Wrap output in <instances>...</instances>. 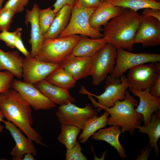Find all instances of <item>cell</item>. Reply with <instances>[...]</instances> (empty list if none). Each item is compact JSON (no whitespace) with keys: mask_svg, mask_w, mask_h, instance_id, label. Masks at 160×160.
Returning <instances> with one entry per match:
<instances>
[{"mask_svg":"<svg viewBox=\"0 0 160 160\" xmlns=\"http://www.w3.org/2000/svg\"><path fill=\"white\" fill-rule=\"evenodd\" d=\"M117 49L116 64L110 76L117 79H120L126 71L136 66L160 61V54H159L135 53L120 48Z\"/></svg>","mask_w":160,"mask_h":160,"instance_id":"obj_9","label":"cell"},{"mask_svg":"<svg viewBox=\"0 0 160 160\" xmlns=\"http://www.w3.org/2000/svg\"><path fill=\"white\" fill-rule=\"evenodd\" d=\"M121 133L119 126L113 125L99 129L92 136V137L95 140H103L107 143L116 149L122 159H125L127 156L119 140Z\"/></svg>","mask_w":160,"mask_h":160,"instance_id":"obj_20","label":"cell"},{"mask_svg":"<svg viewBox=\"0 0 160 160\" xmlns=\"http://www.w3.org/2000/svg\"><path fill=\"white\" fill-rule=\"evenodd\" d=\"M14 75L7 71H0V94L11 88Z\"/></svg>","mask_w":160,"mask_h":160,"instance_id":"obj_32","label":"cell"},{"mask_svg":"<svg viewBox=\"0 0 160 160\" xmlns=\"http://www.w3.org/2000/svg\"><path fill=\"white\" fill-rule=\"evenodd\" d=\"M81 129L72 125L61 124V131L58 137V141L64 145L67 149L72 147L75 144Z\"/></svg>","mask_w":160,"mask_h":160,"instance_id":"obj_28","label":"cell"},{"mask_svg":"<svg viewBox=\"0 0 160 160\" xmlns=\"http://www.w3.org/2000/svg\"><path fill=\"white\" fill-rule=\"evenodd\" d=\"M109 113L105 112L102 115H97L89 119L85 123L78 139L81 143H84L89 138L100 129L106 126Z\"/></svg>","mask_w":160,"mask_h":160,"instance_id":"obj_25","label":"cell"},{"mask_svg":"<svg viewBox=\"0 0 160 160\" xmlns=\"http://www.w3.org/2000/svg\"><path fill=\"white\" fill-rule=\"evenodd\" d=\"M11 88L17 91L31 107L36 111L49 110L56 106V104L33 84L14 79Z\"/></svg>","mask_w":160,"mask_h":160,"instance_id":"obj_11","label":"cell"},{"mask_svg":"<svg viewBox=\"0 0 160 160\" xmlns=\"http://www.w3.org/2000/svg\"><path fill=\"white\" fill-rule=\"evenodd\" d=\"M24 59L16 51L4 52L0 48V71H7L18 79L22 78Z\"/></svg>","mask_w":160,"mask_h":160,"instance_id":"obj_21","label":"cell"},{"mask_svg":"<svg viewBox=\"0 0 160 160\" xmlns=\"http://www.w3.org/2000/svg\"><path fill=\"white\" fill-rule=\"evenodd\" d=\"M21 32H19L16 36L14 44L15 48L23 54L25 57H28L31 55V52L26 49L24 45L21 38Z\"/></svg>","mask_w":160,"mask_h":160,"instance_id":"obj_35","label":"cell"},{"mask_svg":"<svg viewBox=\"0 0 160 160\" xmlns=\"http://www.w3.org/2000/svg\"><path fill=\"white\" fill-rule=\"evenodd\" d=\"M151 150L148 145L145 148H144L142 150L141 153L140 155L138 156L135 160H147L149 156L150 152Z\"/></svg>","mask_w":160,"mask_h":160,"instance_id":"obj_40","label":"cell"},{"mask_svg":"<svg viewBox=\"0 0 160 160\" xmlns=\"http://www.w3.org/2000/svg\"><path fill=\"white\" fill-rule=\"evenodd\" d=\"M95 55L91 57H77L70 55L60 64V67L77 81L90 76Z\"/></svg>","mask_w":160,"mask_h":160,"instance_id":"obj_15","label":"cell"},{"mask_svg":"<svg viewBox=\"0 0 160 160\" xmlns=\"http://www.w3.org/2000/svg\"><path fill=\"white\" fill-rule=\"evenodd\" d=\"M120 79L111 76L106 79L104 91L99 95L89 93L84 87H82L80 93L87 94L96 111L100 112L104 108L113 106L117 100H122L125 98V93L128 88L127 76L123 75Z\"/></svg>","mask_w":160,"mask_h":160,"instance_id":"obj_5","label":"cell"},{"mask_svg":"<svg viewBox=\"0 0 160 160\" xmlns=\"http://www.w3.org/2000/svg\"><path fill=\"white\" fill-rule=\"evenodd\" d=\"M107 43L103 37L92 39L81 36L70 55L77 57L92 56L102 49Z\"/></svg>","mask_w":160,"mask_h":160,"instance_id":"obj_22","label":"cell"},{"mask_svg":"<svg viewBox=\"0 0 160 160\" xmlns=\"http://www.w3.org/2000/svg\"><path fill=\"white\" fill-rule=\"evenodd\" d=\"M113 5L137 11L148 8L160 9V2L155 0H105Z\"/></svg>","mask_w":160,"mask_h":160,"instance_id":"obj_27","label":"cell"},{"mask_svg":"<svg viewBox=\"0 0 160 160\" xmlns=\"http://www.w3.org/2000/svg\"><path fill=\"white\" fill-rule=\"evenodd\" d=\"M60 67V64L39 60L30 56L24 59L23 66V81L34 84L46 78Z\"/></svg>","mask_w":160,"mask_h":160,"instance_id":"obj_12","label":"cell"},{"mask_svg":"<svg viewBox=\"0 0 160 160\" xmlns=\"http://www.w3.org/2000/svg\"><path fill=\"white\" fill-rule=\"evenodd\" d=\"M57 13L51 7L44 9H39V22L41 32L43 36L49 29Z\"/></svg>","mask_w":160,"mask_h":160,"instance_id":"obj_29","label":"cell"},{"mask_svg":"<svg viewBox=\"0 0 160 160\" xmlns=\"http://www.w3.org/2000/svg\"><path fill=\"white\" fill-rule=\"evenodd\" d=\"M142 15L156 18L160 21V9L151 8L144 9L142 12Z\"/></svg>","mask_w":160,"mask_h":160,"instance_id":"obj_37","label":"cell"},{"mask_svg":"<svg viewBox=\"0 0 160 160\" xmlns=\"http://www.w3.org/2000/svg\"><path fill=\"white\" fill-rule=\"evenodd\" d=\"M76 1L77 0H56L53 5V10L57 13L64 6L68 5L73 7Z\"/></svg>","mask_w":160,"mask_h":160,"instance_id":"obj_36","label":"cell"},{"mask_svg":"<svg viewBox=\"0 0 160 160\" xmlns=\"http://www.w3.org/2000/svg\"><path fill=\"white\" fill-rule=\"evenodd\" d=\"M77 2L82 6L87 8H97L101 0H77Z\"/></svg>","mask_w":160,"mask_h":160,"instance_id":"obj_38","label":"cell"},{"mask_svg":"<svg viewBox=\"0 0 160 160\" xmlns=\"http://www.w3.org/2000/svg\"><path fill=\"white\" fill-rule=\"evenodd\" d=\"M103 0H101V1H103Z\"/></svg>","mask_w":160,"mask_h":160,"instance_id":"obj_46","label":"cell"},{"mask_svg":"<svg viewBox=\"0 0 160 160\" xmlns=\"http://www.w3.org/2000/svg\"><path fill=\"white\" fill-rule=\"evenodd\" d=\"M15 12L10 9H0V31H8Z\"/></svg>","mask_w":160,"mask_h":160,"instance_id":"obj_30","label":"cell"},{"mask_svg":"<svg viewBox=\"0 0 160 160\" xmlns=\"http://www.w3.org/2000/svg\"><path fill=\"white\" fill-rule=\"evenodd\" d=\"M125 9L115 6L104 0L91 15L89 19L90 24L94 28H101L102 26H105L110 20L121 13Z\"/></svg>","mask_w":160,"mask_h":160,"instance_id":"obj_17","label":"cell"},{"mask_svg":"<svg viewBox=\"0 0 160 160\" xmlns=\"http://www.w3.org/2000/svg\"><path fill=\"white\" fill-rule=\"evenodd\" d=\"M48 98L55 104L61 105L69 103H74L76 99L70 94L68 90L56 86L45 79L33 84Z\"/></svg>","mask_w":160,"mask_h":160,"instance_id":"obj_18","label":"cell"},{"mask_svg":"<svg viewBox=\"0 0 160 160\" xmlns=\"http://www.w3.org/2000/svg\"><path fill=\"white\" fill-rule=\"evenodd\" d=\"M4 118L2 112L0 110V124L1 122H3L4 120L3 119Z\"/></svg>","mask_w":160,"mask_h":160,"instance_id":"obj_42","label":"cell"},{"mask_svg":"<svg viewBox=\"0 0 160 160\" xmlns=\"http://www.w3.org/2000/svg\"><path fill=\"white\" fill-rule=\"evenodd\" d=\"M4 127L3 125L0 124V133L3 131Z\"/></svg>","mask_w":160,"mask_h":160,"instance_id":"obj_43","label":"cell"},{"mask_svg":"<svg viewBox=\"0 0 160 160\" xmlns=\"http://www.w3.org/2000/svg\"><path fill=\"white\" fill-rule=\"evenodd\" d=\"M4 127L9 132L15 142L10 154L13 160H21L26 153H30L34 156L37 153V150L33 141L28 137H25L22 131L12 123L4 120Z\"/></svg>","mask_w":160,"mask_h":160,"instance_id":"obj_14","label":"cell"},{"mask_svg":"<svg viewBox=\"0 0 160 160\" xmlns=\"http://www.w3.org/2000/svg\"><path fill=\"white\" fill-rule=\"evenodd\" d=\"M117 55V48L113 44L107 43L97 53L93 58L90 76L92 84L97 86L106 79L114 69Z\"/></svg>","mask_w":160,"mask_h":160,"instance_id":"obj_7","label":"cell"},{"mask_svg":"<svg viewBox=\"0 0 160 160\" xmlns=\"http://www.w3.org/2000/svg\"><path fill=\"white\" fill-rule=\"evenodd\" d=\"M160 76V63L141 64L129 70L127 76L128 88L137 90H150Z\"/></svg>","mask_w":160,"mask_h":160,"instance_id":"obj_8","label":"cell"},{"mask_svg":"<svg viewBox=\"0 0 160 160\" xmlns=\"http://www.w3.org/2000/svg\"><path fill=\"white\" fill-rule=\"evenodd\" d=\"M73 7L66 5L57 13L49 29L43 36L44 39L58 37L67 26L71 17Z\"/></svg>","mask_w":160,"mask_h":160,"instance_id":"obj_24","label":"cell"},{"mask_svg":"<svg viewBox=\"0 0 160 160\" xmlns=\"http://www.w3.org/2000/svg\"><path fill=\"white\" fill-rule=\"evenodd\" d=\"M141 19L142 15L137 11L125 8L104 26L103 38L116 48L131 52Z\"/></svg>","mask_w":160,"mask_h":160,"instance_id":"obj_2","label":"cell"},{"mask_svg":"<svg viewBox=\"0 0 160 160\" xmlns=\"http://www.w3.org/2000/svg\"><path fill=\"white\" fill-rule=\"evenodd\" d=\"M39 8L36 4H35L31 10L27 9L25 16V23H29L31 26L30 38L29 41L31 45V55L35 57L44 40L39 25L38 12Z\"/></svg>","mask_w":160,"mask_h":160,"instance_id":"obj_19","label":"cell"},{"mask_svg":"<svg viewBox=\"0 0 160 160\" xmlns=\"http://www.w3.org/2000/svg\"><path fill=\"white\" fill-rule=\"evenodd\" d=\"M97 8H87L76 1L73 6L69 22L58 37L80 34L92 39L103 38L101 28H94L90 25L89 18Z\"/></svg>","mask_w":160,"mask_h":160,"instance_id":"obj_6","label":"cell"},{"mask_svg":"<svg viewBox=\"0 0 160 160\" xmlns=\"http://www.w3.org/2000/svg\"><path fill=\"white\" fill-rule=\"evenodd\" d=\"M31 108L19 93L12 88L0 94V110L4 117L32 141L46 146L40 135L32 126L33 119Z\"/></svg>","mask_w":160,"mask_h":160,"instance_id":"obj_1","label":"cell"},{"mask_svg":"<svg viewBox=\"0 0 160 160\" xmlns=\"http://www.w3.org/2000/svg\"><path fill=\"white\" fill-rule=\"evenodd\" d=\"M29 0H8L2 9H10L15 13L22 12L28 4Z\"/></svg>","mask_w":160,"mask_h":160,"instance_id":"obj_34","label":"cell"},{"mask_svg":"<svg viewBox=\"0 0 160 160\" xmlns=\"http://www.w3.org/2000/svg\"><path fill=\"white\" fill-rule=\"evenodd\" d=\"M155 0L159 2H160V0Z\"/></svg>","mask_w":160,"mask_h":160,"instance_id":"obj_45","label":"cell"},{"mask_svg":"<svg viewBox=\"0 0 160 160\" xmlns=\"http://www.w3.org/2000/svg\"><path fill=\"white\" fill-rule=\"evenodd\" d=\"M22 30V28L19 27L12 32H9L8 30L1 31L0 33V40L4 42L8 47L14 48H15L14 44L16 36L17 33L21 31Z\"/></svg>","mask_w":160,"mask_h":160,"instance_id":"obj_33","label":"cell"},{"mask_svg":"<svg viewBox=\"0 0 160 160\" xmlns=\"http://www.w3.org/2000/svg\"><path fill=\"white\" fill-rule=\"evenodd\" d=\"M150 93L153 96L160 97V76L150 90Z\"/></svg>","mask_w":160,"mask_h":160,"instance_id":"obj_39","label":"cell"},{"mask_svg":"<svg viewBox=\"0 0 160 160\" xmlns=\"http://www.w3.org/2000/svg\"><path fill=\"white\" fill-rule=\"evenodd\" d=\"M34 156L31 153H28L25 154L23 158V160H35Z\"/></svg>","mask_w":160,"mask_h":160,"instance_id":"obj_41","label":"cell"},{"mask_svg":"<svg viewBox=\"0 0 160 160\" xmlns=\"http://www.w3.org/2000/svg\"><path fill=\"white\" fill-rule=\"evenodd\" d=\"M4 0H0V9L1 8L2 3Z\"/></svg>","mask_w":160,"mask_h":160,"instance_id":"obj_44","label":"cell"},{"mask_svg":"<svg viewBox=\"0 0 160 160\" xmlns=\"http://www.w3.org/2000/svg\"><path fill=\"white\" fill-rule=\"evenodd\" d=\"M82 149L79 142L76 141L72 147L67 149L65 154L66 160H87V158L81 151Z\"/></svg>","mask_w":160,"mask_h":160,"instance_id":"obj_31","label":"cell"},{"mask_svg":"<svg viewBox=\"0 0 160 160\" xmlns=\"http://www.w3.org/2000/svg\"><path fill=\"white\" fill-rule=\"evenodd\" d=\"M128 89L133 95L139 97V103L135 110L143 116L142 120L144 125L148 124L152 114L160 110V97L152 95L148 89L144 90H137L128 88Z\"/></svg>","mask_w":160,"mask_h":160,"instance_id":"obj_16","label":"cell"},{"mask_svg":"<svg viewBox=\"0 0 160 160\" xmlns=\"http://www.w3.org/2000/svg\"><path fill=\"white\" fill-rule=\"evenodd\" d=\"M138 105L137 100L127 90L123 100L116 101L113 106L103 109L110 115L107 124L119 126L121 128V133L128 132L133 135L135 130L141 125L143 119L142 115L135 110Z\"/></svg>","mask_w":160,"mask_h":160,"instance_id":"obj_3","label":"cell"},{"mask_svg":"<svg viewBox=\"0 0 160 160\" xmlns=\"http://www.w3.org/2000/svg\"><path fill=\"white\" fill-rule=\"evenodd\" d=\"M137 129L142 133L146 134L149 138L150 148L154 149L156 158L159 153L158 141L160 137V110L154 112L152 115L149 123L143 126H138Z\"/></svg>","mask_w":160,"mask_h":160,"instance_id":"obj_23","label":"cell"},{"mask_svg":"<svg viewBox=\"0 0 160 160\" xmlns=\"http://www.w3.org/2000/svg\"><path fill=\"white\" fill-rule=\"evenodd\" d=\"M135 43L140 44L145 47L159 45L160 21L154 17L142 15L141 23L135 36Z\"/></svg>","mask_w":160,"mask_h":160,"instance_id":"obj_13","label":"cell"},{"mask_svg":"<svg viewBox=\"0 0 160 160\" xmlns=\"http://www.w3.org/2000/svg\"><path fill=\"white\" fill-rule=\"evenodd\" d=\"M45 79L56 86L68 90L74 87L77 81L60 67L50 73Z\"/></svg>","mask_w":160,"mask_h":160,"instance_id":"obj_26","label":"cell"},{"mask_svg":"<svg viewBox=\"0 0 160 160\" xmlns=\"http://www.w3.org/2000/svg\"><path fill=\"white\" fill-rule=\"evenodd\" d=\"M80 37L73 35L44 39L34 57L41 61L60 64L71 54Z\"/></svg>","mask_w":160,"mask_h":160,"instance_id":"obj_4","label":"cell"},{"mask_svg":"<svg viewBox=\"0 0 160 160\" xmlns=\"http://www.w3.org/2000/svg\"><path fill=\"white\" fill-rule=\"evenodd\" d=\"M97 115L96 111L89 104H87L84 107L81 108L71 102L59 105L55 113L61 124L73 125L81 130H82L89 119Z\"/></svg>","mask_w":160,"mask_h":160,"instance_id":"obj_10","label":"cell"}]
</instances>
